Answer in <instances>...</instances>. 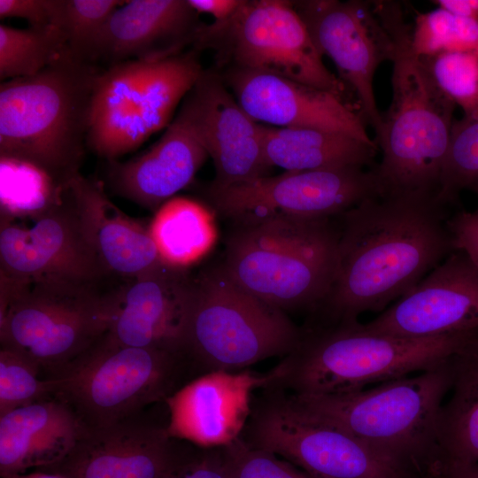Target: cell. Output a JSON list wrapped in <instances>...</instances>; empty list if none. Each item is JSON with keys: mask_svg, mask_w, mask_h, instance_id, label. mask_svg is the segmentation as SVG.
<instances>
[{"mask_svg": "<svg viewBox=\"0 0 478 478\" xmlns=\"http://www.w3.org/2000/svg\"><path fill=\"white\" fill-rule=\"evenodd\" d=\"M451 206L439 192L383 193L338 215L335 278L316 310L325 325L383 312L452 253Z\"/></svg>", "mask_w": 478, "mask_h": 478, "instance_id": "cell-1", "label": "cell"}, {"mask_svg": "<svg viewBox=\"0 0 478 478\" xmlns=\"http://www.w3.org/2000/svg\"><path fill=\"white\" fill-rule=\"evenodd\" d=\"M394 45L392 99L375 142L382 160L374 166L384 193L440 191L456 104L436 86L412 44L401 5L374 1Z\"/></svg>", "mask_w": 478, "mask_h": 478, "instance_id": "cell-2", "label": "cell"}, {"mask_svg": "<svg viewBox=\"0 0 478 478\" xmlns=\"http://www.w3.org/2000/svg\"><path fill=\"white\" fill-rule=\"evenodd\" d=\"M98 69L66 49L38 73L0 85V157L29 163L69 183L88 148Z\"/></svg>", "mask_w": 478, "mask_h": 478, "instance_id": "cell-3", "label": "cell"}, {"mask_svg": "<svg viewBox=\"0 0 478 478\" xmlns=\"http://www.w3.org/2000/svg\"><path fill=\"white\" fill-rule=\"evenodd\" d=\"M451 357L434 368L370 389L288 393L311 418L348 433L426 478H439L438 420L451 386Z\"/></svg>", "mask_w": 478, "mask_h": 478, "instance_id": "cell-4", "label": "cell"}, {"mask_svg": "<svg viewBox=\"0 0 478 478\" xmlns=\"http://www.w3.org/2000/svg\"><path fill=\"white\" fill-rule=\"evenodd\" d=\"M358 322L302 332L262 388L315 395L361 390L439 366L475 331L408 338L367 333Z\"/></svg>", "mask_w": 478, "mask_h": 478, "instance_id": "cell-5", "label": "cell"}, {"mask_svg": "<svg viewBox=\"0 0 478 478\" xmlns=\"http://www.w3.org/2000/svg\"><path fill=\"white\" fill-rule=\"evenodd\" d=\"M337 244L331 218L270 217L237 225L221 266L244 290L283 312L316 311L334 281Z\"/></svg>", "mask_w": 478, "mask_h": 478, "instance_id": "cell-6", "label": "cell"}, {"mask_svg": "<svg viewBox=\"0 0 478 478\" xmlns=\"http://www.w3.org/2000/svg\"><path fill=\"white\" fill-rule=\"evenodd\" d=\"M301 335L285 312L244 290L222 266L194 277L183 353L199 376L283 358Z\"/></svg>", "mask_w": 478, "mask_h": 478, "instance_id": "cell-7", "label": "cell"}, {"mask_svg": "<svg viewBox=\"0 0 478 478\" xmlns=\"http://www.w3.org/2000/svg\"><path fill=\"white\" fill-rule=\"evenodd\" d=\"M191 371L183 353L124 346L104 335L85 353L45 378L51 397L69 405L88 426H104L166 402L185 385L182 382Z\"/></svg>", "mask_w": 478, "mask_h": 478, "instance_id": "cell-8", "label": "cell"}, {"mask_svg": "<svg viewBox=\"0 0 478 478\" xmlns=\"http://www.w3.org/2000/svg\"><path fill=\"white\" fill-rule=\"evenodd\" d=\"M204 72L196 51L158 60H128L96 77L88 148L114 160L169 125L181 100Z\"/></svg>", "mask_w": 478, "mask_h": 478, "instance_id": "cell-9", "label": "cell"}, {"mask_svg": "<svg viewBox=\"0 0 478 478\" xmlns=\"http://www.w3.org/2000/svg\"><path fill=\"white\" fill-rule=\"evenodd\" d=\"M96 285L0 277L1 348L25 356L46 376L65 367L107 332L104 293Z\"/></svg>", "mask_w": 478, "mask_h": 478, "instance_id": "cell-10", "label": "cell"}, {"mask_svg": "<svg viewBox=\"0 0 478 478\" xmlns=\"http://www.w3.org/2000/svg\"><path fill=\"white\" fill-rule=\"evenodd\" d=\"M239 437L312 478H426L414 469L299 409L287 391L261 388Z\"/></svg>", "mask_w": 478, "mask_h": 478, "instance_id": "cell-11", "label": "cell"}, {"mask_svg": "<svg viewBox=\"0 0 478 478\" xmlns=\"http://www.w3.org/2000/svg\"><path fill=\"white\" fill-rule=\"evenodd\" d=\"M193 46L217 50L233 66L275 74L343 99V84L324 65L293 2L243 0L225 22L200 25Z\"/></svg>", "mask_w": 478, "mask_h": 478, "instance_id": "cell-12", "label": "cell"}, {"mask_svg": "<svg viewBox=\"0 0 478 478\" xmlns=\"http://www.w3.org/2000/svg\"><path fill=\"white\" fill-rule=\"evenodd\" d=\"M383 190L374 167L350 166L286 171L224 188L210 186V202L237 225L270 217H336Z\"/></svg>", "mask_w": 478, "mask_h": 478, "instance_id": "cell-13", "label": "cell"}, {"mask_svg": "<svg viewBox=\"0 0 478 478\" xmlns=\"http://www.w3.org/2000/svg\"><path fill=\"white\" fill-rule=\"evenodd\" d=\"M67 199L34 218H0V277L19 282L97 284L105 275Z\"/></svg>", "mask_w": 478, "mask_h": 478, "instance_id": "cell-14", "label": "cell"}, {"mask_svg": "<svg viewBox=\"0 0 478 478\" xmlns=\"http://www.w3.org/2000/svg\"><path fill=\"white\" fill-rule=\"evenodd\" d=\"M312 41L323 57L335 65L354 91L360 116L379 134L382 127L374 78L381 63L391 61V35L374 1L305 0L293 2Z\"/></svg>", "mask_w": 478, "mask_h": 478, "instance_id": "cell-15", "label": "cell"}, {"mask_svg": "<svg viewBox=\"0 0 478 478\" xmlns=\"http://www.w3.org/2000/svg\"><path fill=\"white\" fill-rule=\"evenodd\" d=\"M124 280L104 294L105 337L124 346L183 353L194 284L188 269L162 264Z\"/></svg>", "mask_w": 478, "mask_h": 478, "instance_id": "cell-16", "label": "cell"}, {"mask_svg": "<svg viewBox=\"0 0 478 478\" xmlns=\"http://www.w3.org/2000/svg\"><path fill=\"white\" fill-rule=\"evenodd\" d=\"M365 332L423 338L478 329V268L454 251L411 291L375 319Z\"/></svg>", "mask_w": 478, "mask_h": 478, "instance_id": "cell-17", "label": "cell"}, {"mask_svg": "<svg viewBox=\"0 0 478 478\" xmlns=\"http://www.w3.org/2000/svg\"><path fill=\"white\" fill-rule=\"evenodd\" d=\"M178 441L166 425L137 416L88 426L63 460L42 471L65 478H166L197 447Z\"/></svg>", "mask_w": 478, "mask_h": 478, "instance_id": "cell-18", "label": "cell"}, {"mask_svg": "<svg viewBox=\"0 0 478 478\" xmlns=\"http://www.w3.org/2000/svg\"><path fill=\"white\" fill-rule=\"evenodd\" d=\"M200 142L213 161L210 186L224 188L266 176L262 124L227 89L222 77L204 71L182 101Z\"/></svg>", "mask_w": 478, "mask_h": 478, "instance_id": "cell-19", "label": "cell"}, {"mask_svg": "<svg viewBox=\"0 0 478 478\" xmlns=\"http://www.w3.org/2000/svg\"><path fill=\"white\" fill-rule=\"evenodd\" d=\"M222 80L243 109L258 123L335 132L377 146L359 113L328 91L233 66Z\"/></svg>", "mask_w": 478, "mask_h": 478, "instance_id": "cell-20", "label": "cell"}, {"mask_svg": "<svg viewBox=\"0 0 478 478\" xmlns=\"http://www.w3.org/2000/svg\"><path fill=\"white\" fill-rule=\"evenodd\" d=\"M265 375L213 372L198 376L166 400L170 436L200 448L222 447L239 436L250 412L252 389Z\"/></svg>", "mask_w": 478, "mask_h": 478, "instance_id": "cell-21", "label": "cell"}, {"mask_svg": "<svg viewBox=\"0 0 478 478\" xmlns=\"http://www.w3.org/2000/svg\"><path fill=\"white\" fill-rule=\"evenodd\" d=\"M208 157L181 107L162 136L127 161L108 160L106 177L117 195L150 211L187 187Z\"/></svg>", "mask_w": 478, "mask_h": 478, "instance_id": "cell-22", "label": "cell"}, {"mask_svg": "<svg viewBox=\"0 0 478 478\" xmlns=\"http://www.w3.org/2000/svg\"><path fill=\"white\" fill-rule=\"evenodd\" d=\"M197 12L188 0L125 1L112 14L100 38L96 61L158 60L193 44Z\"/></svg>", "mask_w": 478, "mask_h": 478, "instance_id": "cell-23", "label": "cell"}, {"mask_svg": "<svg viewBox=\"0 0 478 478\" xmlns=\"http://www.w3.org/2000/svg\"><path fill=\"white\" fill-rule=\"evenodd\" d=\"M69 189L84 233L106 274L133 278L163 264L149 226L118 208L99 181L79 173Z\"/></svg>", "mask_w": 478, "mask_h": 478, "instance_id": "cell-24", "label": "cell"}, {"mask_svg": "<svg viewBox=\"0 0 478 478\" xmlns=\"http://www.w3.org/2000/svg\"><path fill=\"white\" fill-rule=\"evenodd\" d=\"M87 427L69 405L55 397L0 416L1 477L58 464Z\"/></svg>", "mask_w": 478, "mask_h": 478, "instance_id": "cell-25", "label": "cell"}, {"mask_svg": "<svg viewBox=\"0 0 478 478\" xmlns=\"http://www.w3.org/2000/svg\"><path fill=\"white\" fill-rule=\"evenodd\" d=\"M266 163L285 171H312L350 166L374 167L378 146L347 135L312 128L262 124Z\"/></svg>", "mask_w": 478, "mask_h": 478, "instance_id": "cell-26", "label": "cell"}, {"mask_svg": "<svg viewBox=\"0 0 478 478\" xmlns=\"http://www.w3.org/2000/svg\"><path fill=\"white\" fill-rule=\"evenodd\" d=\"M450 361L451 395L438 420L443 468L478 462V329Z\"/></svg>", "mask_w": 478, "mask_h": 478, "instance_id": "cell-27", "label": "cell"}, {"mask_svg": "<svg viewBox=\"0 0 478 478\" xmlns=\"http://www.w3.org/2000/svg\"><path fill=\"white\" fill-rule=\"evenodd\" d=\"M149 231L163 264L188 269L214 246L217 229L212 212L186 197H173L155 212Z\"/></svg>", "mask_w": 478, "mask_h": 478, "instance_id": "cell-28", "label": "cell"}, {"mask_svg": "<svg viewBox=\"0 0 478 478\" xmlns=\"http://www.w3.org/2000/svg\"><path fill=\"white\" fill-rule=\"evenodd\" d=\"M69 183H63L29 163L0 157V213L10 219L40 216L63 204Z\"/></svg>", "mask_w": 478, "mask_h": 478, "instance_id": "cell-29", "label": "cell"}, {"mask_svg": "<svg viewBox=\"0 0 478 478\" xmlns=\"http://www.w3.org/2000/svg\"><path fill=\"white\" fill-rule=\"evenodd\" d=\"M61 33L53 26L15 28L0 25L2 81L38 73L66 50Z\"/></svg>", "mask_w": 478, "mask_h": 478, "instance_id": "cell-30", "label": "cell"}, {"mask_svg": "<svg viewBox=\"0 0 478 478\" xmlns=\"http://www.w3.org/2000/svg\"><path fill=\"white\" fill-rule=\"evenodd\" d=\"M120 0H50V21L63 35L70 54L82 62H96L102 34Z\"/></svg>", "mask_w": 478, "mask_h": 478, "instance_id": "cell-31", "label": "cell"}, {"mask_svg": "<svg viewBox=\"0 0 478 478\" xmlns=\"http://www.w3.org/2000/svg\"><path fill=\"white\" fill-rule=\"evenodd\" d=\"M464 190L478 192V110L454 121L440 179L439 196L451 205Z\"/></svg>", "mask_w": 478, "mask_h": 478, "instance_id": "cell-32", "label": "cell"}, {"mask_svg": "<svg viewBox=\"0 0 478 478\" xmlns=\"http://www.w3.org/2000/svg\"><path fill=\"white\" fill-rule=\"evenodd\" d=\"M412 44L420 57L444 51L478 55V20L458 17L438 7L417 13L412 28Z\"/></svg>", "mask_w": 478, "mask_h": 478, "instance_id": "cell-33", "label": "cell"}, {"mask_svg": "<svg viewBox=\"0 0 478 478\" xmlns=\"http://www.w3.org/2000/svg\"><path fill=\"white\" fill-rule=\"evenodd\" d=\"M439 89L464 115L478 110V55L466 51H444L420 57Z\"/></svg>", "mask_w": 478, "mask_h": 478, "instance_id": "cell-34", "label": "cell"}, {"mask_svg": "<svg viewBox=\"0 0 478 478\" xmlns=\"http://www.w3.org/2000/svg\"><path fill=\"white\" fill-rule=\"evenodd\" d=\"M39 366L25 356L1 348L0 416L51 397Z\"/></svg>", "mask_w": 478, "mask_h": 478, "instance_id": "cell-35", "label": "cell"}, {"mask_svg": "<svg viewBox=\"0 0 478 478\" xmlns=\"http://www.w3.org/2000/svg\"><path fill=\"white\" fill-rule=\"evenodd\" d=\"M222 448L232 478H312L274 453L250 447L239 436Z\"/></svg>", "mask_w": 478, "mask_h": 478, "instance_id": "cell-36", "label": "cell"}, {"mask_svg": "<svg viewBox=\"0 0 478 478\" xmlns=\"http://www.w3.org/2000/svg\"><path fill=\"white\" fill-rule=\"evenodd\" d=\"M166 478H232L222 447H196Z\"/></svg>", "mask_w": 478, "mask_h": 478, "instance_id": "cell-37", "label": "cell"}, {"mask_svg": "<svg viewBox=\"0 0 478 478\" xmlns=\"http://www.w3.org/2000/svg\"><path fill=\"white\" fill-rule=\"evenodd\" d=\"M455 251L464 252L478 268V213L459 210L448 220Z\"/></svg>", "mask_w": 478, "mask_h": 478, "instance_id": "cell-38", "label": "cell"}, {"mask_svg": "<svg viewBox=\"0 0 478 478\" xmlns=\"http://www.w3.org/2000/svg\"><path fill=\"white\" fill-rule=\"evenodd\" d=\"M0 18L22 19L34 27L52 26L50 0H0Z\"/></svg>", "mask_w": 478, "mask_h": 478, "instance_id": "cell-39", "label": "cell"}, {"mask_svg": "<svg viewBox=\"0 0 478 478\" xmlns=\"http://www.w3.org/2000/svg\"><path fill=\"white\" fill-rule=\"evenodd\" d=\"M188 3L197 13L209 14L215 23H221L237 12L243 0H188Z\"/></svg>", "mask_w": 478, "mask_h": 478, "instance_id": "cell-40", "label": "cell"}, {"mask_svg": "<svg viewBox=\"0 0 478 478\" xmlns=\"http://www.w3.org/2000/svg\"><path fill=\"white\" fill-rule=\"evenodd\" d=\"M432 3L455 16L478 20V0H435Z\"/></svg>", "mask_w": 478, "mask_h": 478, "instance_id": "cell-41", "label": "cell"}, {"mask_svg": "<svg viewBox=\"0 0 478 478\" xmlns=\"http://www.w3.org/2000/svg\"><path fill=\"white\" fill-rule=\"evenodd\" d=\"M440 478H478V462L445 466L442 470Z\"/></svg>", "mask_w": 478, "mask_h": 478, "instance_id": "cell-42", "label": "cell"}, {"mask_svg": "<svg viewBox=\"0 0 478 478\" xmlns=\"http://www.w3.org/2000/svg\"><path fill=\"white\" fill-rule=\"evenodd\" d=\"M4 478H65L57 474L44 472L42 470H34L30 473L16 474L12 475L6 476Z\"/></svg>", "mask_w": 478, "mask_h": 478, "instance_id": "cell-43", "label": "cell"}, {"mask_svg": "<svg viewBox=\"0 0 478 478\" xmlns=\"http://www.w3.org/2000/svg\"><path fill=\"white\" fill-rule=\"evenodd\" d=\"M476 194H477V196H478V192H477ZM475 212H476L478 213V206H477V209H476V211H475Z\"/></svg>", "mask_w": 478, "mask_h": 478, "instance_id": "cell-44", "label": "cell"}]
</instances>
